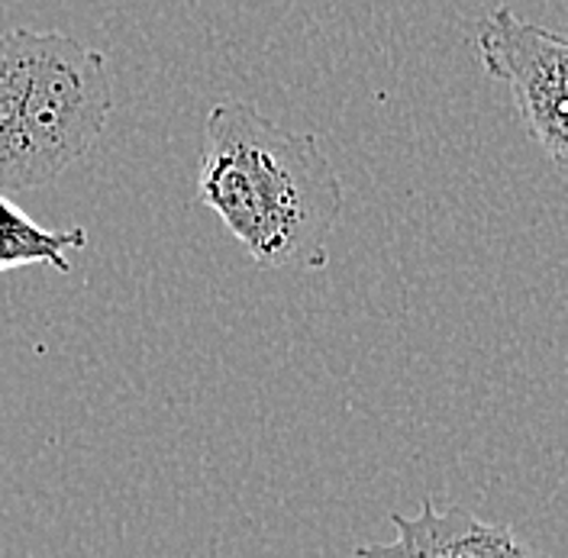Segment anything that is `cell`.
I'll use <instances>...</instances> for the list:
<instances>
[{"label":"cell","mask_w":568,"mask_h":558,"mask_svg":"<svg viewBox=\"0 0 568 558\" xmlns=\"http://www.w3.org/2000/svg\"><path fill=\"white\" fill-rule=\"evenodd\" d=\"M197 201L258 268H326L343 213V181L314 133L287 130L246 101L204 120Z\"/></svg>","instance_id":"6da1fadb"},{"label":"cell","mask_w":568,"mask_h":558,"mask_svg":"<svg viewBox=\"0 0 568 558\" xmlns=\"http://www.w3.org/2000/svg\"><path fill=\"white\" fill-rule=\"evenodd\" d=\"M113 81L104 55L65 33H0V191L62 177L104 140Z\"/></svg>","instance_id":"7a4b0ae2"},{"label":"cell","mask_w":568,"mask_h":558,"mask_svg":"<svg viewBox=\"0 0 568 558\" xmlns=\"http://www.w3.org/2000/svg\"><path fill=\"white\" fill-rule=\"evenodd\" d=\"M481 69L507 84L530 140L568 169V35L495 7L475 33Z\"/></svg>","instance_id":"3957f363"},{"label":"cell","mask_w":568,"mask_h":558,"mask_svg":"<svg viewBox=\"0 0 568 558\" xmlns=\"http://www.w3.org/2000/svg\"><path fill=\"white\" fill-rule=\"evenodd\" d=\"M390 542L358 546L355 558H556L514 526L488 524L465 507H436L429 497L414 517L390 514Z\"/></svg>","instance_id":"277c9868"},{"label":"cell","mask_w":568,"mask_h":558,"mask_svg":"<svg viewBox=\"0 0 568 558\" xmlns=\"http://www.w3.org/2000/svg\"><path fill=\"white\" fill-rule=\"evenodd\" d=\"M71 248H88V233L81 226L45 230L0 191V275L27 265H49L59 275H69Z\"/></svg>","instance_id":"5b68a950"}]
</instances>
